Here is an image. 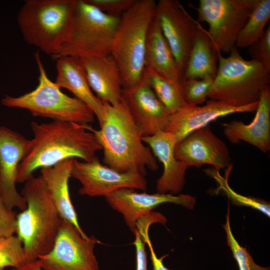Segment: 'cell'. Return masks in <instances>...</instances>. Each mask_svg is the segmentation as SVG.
<instances>
[{
  "label": "cell",
  "instance_id": "4316f807",
  "mask_svg": "<svg viewBox=\"0 0 270 270\" xmlns=\"http://www.w3.org/2000/svg\"><path fill=\"white\" fill-rule=\"evenodd\" d=\"M232 166L227 168L226 178L220 174L219 170L214 168H208L204 170L208 176L212 177L218 184V188L214 192L218 194L223 192L232 203L236 206H248L257 210L268 216H270V204L267 202L254 197L242 196L234 192L229 186L228 178Z\"/></svg>",
  "mask_w": 270,
  "mask_h": 270
},
{
  "label": "cell",
  "instance_id": "83f0119b",
  "mask_svg": "<svg viewBox=\"0 0 270 270\" xmlns=\"http://www.w3.org/2000/svg\"><path fill=\"white\" fill-rule=\"evenodd\" d=\"M28 262L22 241L16 236L0 242V270L18 268Z\"/></svg>",
  "mask_w": 270,
  "mask_h": 270
},
{
  "label": "cell",
  "instance_id": "4fadbf2b",
  "mask_svg": "<svg viewBox=\"0 0 270 270\" xmlns=\"http://www.w3.org/2000/svg\"><path fill=\"white\" fill-rule=\"evenodd\" d=\"M105 198L112 208L122 215L126 224L134 234L138 224L150 216L153 212L152 210L161 204L173 203L192 209L196 203V198L188 194H149L137 192L132 188L118 190Z\"/></svg>",
  "mask_w": 270,
  "mask_h": 270
},
{
  "label": "cell",
  "instance_id": "7c38bea8",
  "mask_svg": "<svg viewBox=\"0 0 270 270\" xmlns=\"http://www.w3.org/2000/svg\"><path fill=\"white\" fill-rule=\"evenodd\" d=\"M156 15L182 73L184 74L198 30L195 20L178 0H160Z\"/></svg>",
  "mask_w": 270,
  "mask_h": 270
},
{
  "label": "cell",
  "instance_id": "5bb4252c",
  "mask_svg": "<svg viewBox=\"0 0 270 270\" xmlns=\"http://www.w3.org/2000/svg\"><path fill=\"white\" fill-rule=\"evenodd\" d=\"M30 140L9 128L0 126V196L6 207L20 211L26 202L16 190V184L19 164L28 148Z\"/></svg>",
  "mask_w": 270,
  "mask_h": 270
},
{
  "label": "cell",
  "instance_id": "e575fe53",
  "mask_svg": "<svg viewBox=\"0 0 270 270\" xmlns=\"http://www.w3.org/2000/svg\"><path fill=\"white\" fill-rule=\"evenodd\" d=\"M148 232V230H146L141 233L140 235L142 240L148 246L150 252V258L152 265V270H171L167 268L163 263V260L166 257V255L163 256L160 258L157 256L150 240Z\"/></svg>",
  "mask_w": 270,
  "mask_h": 270
},
{
  "label": "cell",
  "instance_id": "d4e9b609",
  "mask_svg": "<svg viewBox=\"0 0 270 270\" xmlns=\"http://www.w3.org/2000/svg\"><path fill=\"white\" fill-rule=\"evenodd\" d=\"M143 76L170 114L188 105L184 96L183 78L178 80H170L146 68H144Z\"/></svg>",
  "mask_w": 270,
  "mask_h": 270
},
{
  "label": "cell",
  "instance_id": "30bf717a",
  "mask_svg": "<svg viewBox=\"0 0 270 270\" xmlns=\"http://www.w3.org/2000/svg\"><path fill=\"white\" fill-rule=\"evenodd\" d=\"M99 243L93 236L84 238L72 224L63 219L52 249L38 259L43 270H100L94 254Z\"/></svg>",
  "mask_w": 270,
  "mask_h": 270
},
{
  "label": "cell",
  "instance_id": "484cf974",
  "mask_svg": "<svg viewBox=\"0 0 270 270\" xmlns=\"http://www.w3.org/2000/svg\"><path fill=\"white\" fill-rule=\"evenodd\" d=\"M270 19V0H256L251 14L238 34L236 48H248L263 35Z\"/></svg>",
  "mask_w": 270,
  "mask_h": 270
},
{
  "label": "cell",
  "instance_id": "1f68e13d",
  "mask_svg": "<svg viewBox=\"0 0 270 270\" xmlns=\"http://www.w3.org/2000/svg\"><path fill=\"white\" fill-rule=\"evenodd\" d=\"M135 0H86L103 12L110 16L120 17L128 10Z\"/></svg>",
  "mask_w": 270,
  "mask_h": 270
},
{
  "label": "cell",
  "instance_id": "ba28073f",
  "mask_svg": "<svg viewBox=\"0 0 270 270\" xmlns=\"http://www.w3.org/2000/svg\"><path fill=\"white\" fill-rule=\"evenodd\" d=\"M120 18L103 12L86 0H76L68 36L53 58H84L110 54Z\"/></svg>",
  "mask_w": 270,
  "mask_h": 270
},
{
  "label": "cell",
  "instance_id": "9c48e42d",
  "mask_svg": "<svg viewBox=\"0 0 270 270\" xmlns=\"http://www.w3.org/2000/svg\"><path fill=\"white\" fill-rule=\"evenodd\" d=\"M256 0H200L198 22L208 24V34L219 52L236 46L240 30L247 22Z\"/></svg>",
  "mask_w": 270,
  "mask_h": 270
},
{
  "label": "cell",
  "instance_id": "d6a6232c",
  "mask_svg": "<svg viewBox=\"0 0 270 270\" xmlns=\"http://www.w3.org/2000/svg\"><path fill=\"white\" fill-rule=\"evenodd\" d=\"M16 230V214L8 209L0 196V239L14 236Z\"/></svg>",
  "mask_w": 270,
  "mask_h": 270
},
{
  "label": "cell",
  "instance_id": "cb8c5ba5",
  "mask_svg": "<svg viewBox=\"0 0 270 270\" xmlns=\"http://www.w3.org/2000/svg\"><path fill=\"white\" fill-rule=\"evenodd\" d=\"M220 54L209 37L207 30L198 22V30L183 74L184 79H214Z\"/></svg>",
  "mask_w": 270,
  "mask_h": 270
},
{
  "label": "cell",
  "instance_id": "7402d4cb",
  "mask_svg": "<svg viewBox=\"0 0 270 270\" xmlns=\"http://www.w3.org/2000/svg\"><path fill=\"white\" fill-rule=\"evenodd\" d=\"M72 158L62 161L56 165L40 169L43 178L50 196L62 219L72 224L82 236H88L81 228L76 210L70 198L68 180Z\"/></svg>",
  "mask_w": 270,
  "mask_h": 270
},
{
  "label": "cell",
  "instance_id": "7a4b0ae2",
  "mask_svg": "<svg viewBox=\"0 0 270 270\" xmlns=\"http://www.w3.org/2000/svg\"><path fill=\"white\" fill-rule=\"evenodd\" d=\"M103 102L100 129L94 130L88 124L86 128L94 134L100 144L104 162L120 172H138L144 176L146 168L156 170V157L150 148L143 144L142 132L124 96L114 105Z\"/></svg>",
  "mask_w": 270,
  "mask_h": 270
},
{
  "label": "cell",
  "instance_id": "8992f818",
  "mask_svg": "<svg viewBox=\"0 0 270 270\" xmlns=\"http://www.w3.org/2000/svg\"><path fill=\"white\" fill-rule=\"evenodd\" d=\"M270 82V72L256 60H244L235 46L228 57L219 54L208 98L243 106L258 102L262 90Z\"/></svg>",
  "mask_w": 270,
  "mask_h": 270
},
{
  "label": "cell",
  "instance_id": "5b68a950",
  "mask_svg": "<svg viewBox=\"0 0 270 270\" xmlns=\"http://www.w3.org/2000/svg\"><path fill=\"white\" fill-rule=\"evenodd\" d=\"M76 0H27L17 22L24 40L54 58L66 40Z\"/></svg>",
  "mask_w": 270,
  "mask_h": 270
},
{
  "label": "cell",
  "instance_id": "603a6c76",
  "mask_svg": "<svg viewBox=\"0 0 270 270\" xmlns=\"http://www.w3.org/2000/svg\"><path fill=\"white\" fill-rule=\"evenodd\" d=\"M144 67L168 79L178 80L183 78L156 14L147 34Z\"/></svg>",
  "mask_w": 270,
  "mask_h": 270
},
{
  "label": "cell",
  "instance_id": "3957f363",
  "mask_svg": "<svg viewBox=\"0 0 270 270\" xmlns=\"http://www.w3.org/2000/svg\"><path fill=\"white\" fill-rule=\"evenodd\" d=\"M26 207L16 214V236L22 241L28 262L52 249L62 223L44 182L34 176L22 190Z\"/></svg>",
  "mask_w": 270,
  "mask_h": 270
},
{
  "label": "cell",
  "instance_id": "e0dca14e",
  "mask_svg": "<svg viewBox=\"0 0 270 270\" xmlns=\"http://www.w3.org/2000/svg\"><path fill=\"white\" fill-rule=\"evenodd\" d=\"M122 96L144 136L164 131L171 114L143 76L134 87L123 88Z\"/></svg>",
  "mask_w": 270,
  "mask_h": 270
},
{
  "label": "cell",
  "instance_id": "4dcf8cb0",
  "mask_svg": "<svg viewBox=\"0 0 270 270\" xmlns=\"http://www.w3.org/2000/svg\"><path fill=\"white\" fill-rule=\"evenodd\" d=\"M252 60L262 64L270 72V26L266 28L263 35L248 47Z\"/></svg>",
  "mask_w": 270,
  "mask_h": 270
},
{
  "label": "cell",
  "instance_id": "277c9868",
  "mask_svg": "<svg viewBox=\"0 0 270 270\" xmlns=\"http://www.w3.org/2000/svg\"><path fill=\"white\" fill-rule=\"evenodd\" d=\"M156 7L154 0H135L120 18L110 54L120 69L123 88H133L142 79L147 34Z\"/></svg>",
  "mask_w": 270,
  "mask_h": 270
},
{
  "label": "cell",
  "instance_id": "6da1fadb",
  "mask_svg": "<svg viewBox=\"0 0 270 270\" xmlns=\"http://www.w3.org/2000/svg\"><path fill=\"white\" fill-rule=\"evenodd\" d=\"M86 126L56 120L32 122L34 136L18 166L16 182H25L38 168L52 167L68 159L92 160L102 148Z\"/></svg>",
  "mask_w": 270,
  "mask_h": 270
},
{
  "label": "cell",
  "instance_id": "d6986e66",
  "mask_svg": "<svg viewBox=\"0 0 270 270\" xmlns=\"http://www.w3.org/2000/svg\"><path fill=\"white\" fill-rule=\"evenodd\" d=\"M256 115L248 124L234 120L223 124V132L232 144H238L244 141L266 153L270 150V87L262 90Z\"/></svg>",
  "mask_w": 270,
  "mask_h": 270
},
{
  "label": "cell",
  "instance_id": "ffe728a7",
  "mask_svg": "<svg viewBox=\"0 0 270 270\" xmlns=\"http://www.w3.org/2000/svg\"><path fill=\"white\" fill-rule=\"evenodd\" d=\"M80 59L88 84L96 96L112 105L119 102L122 96V76L111 54Z\"/></svg>",
  "mask_w": 270,
  "mask_h": 270
},
{
  "label": "cell",
  "instance_id": "2e32d148",
  "mask_svg": "<svg viewBox=\"0 0 270 270\" xmlns=\"http://www.w3.org/2000/svg\"><path fill=\"white\" fill-rule=\"evenodd\" d=\"M258 102L243 106H236L221 101L210 100L203 106L188 105L171 114L164 131L172 134L176 144L194 131L209 125L212 122L234 113L256 110Z\"/></svg>",
  "mask_w": 270,
  "mask_h": 270
},
{
  "label": "cell",
  "instance_id": "52a82bcc",
  "mask_svg": "<svg viewBox=\"0 0 270 270\" xmlns=\"http://www.w3.org/2000/svg\"><path fill=\"white\" fill-rule=\"evenodd\" d=\"M38 65V84L35 89L18 97L5 95L2 104L9 108L27 110L32 115L53 120L88 125L94 120V114L84 102L70 97L48 77L42 62L39 50L34 54Z\"/></svg>",
  "mask_w": 270,
  "mask_h": 270
},
{
  "label": "cell",
  "instance_id": "d590c367",
  "mask_svg": "<svg viewBox=\"0 0 270 270\" xmlns=\"http://www.w3.org/2000/svg\"><path fill=\"white\" fill-rule=\"evenodd\" d=\"M10 270H43L40 261L38 259L28 262L18 268H12Z\"/></svg>",
  "mask_w": 270,
  "mask_h": 270
},
{
  "label": "cell",
  "instance_id": "836d02e7",
  "mask_svg": "<svg viewBox=\"0 0 270 270\" xmlns=\"http://www.w3.org/2000/svg\"><path fill=\"white\" fill-rule=\"evenodd\" d=\"M135 239L132 244L136 251V270H148V260L145 250V242L140 235L136 231L134 234Z\"/></svg>",
  "mask_w": 270,
  "mask_h": 270
},
{
  "label": "cell",
  "instance_id": "8fae6325",
  "mask_svg": "<svg viewBox=\"0 0 270 270\" xmlns=\"http://www.w3.org/2000/svg\"><path fill=\"white\" fill-rule=\"evenodd\" d=\"M70 174L82 184L78 193L82 196L105 197L120 189L146 190L147 188V182L142 174L119 172L102 164L96 156L88 162L72 158Z\"/></svg>",
  "mask_w": 270,
  "mask_h": 270
},
{
  "label": "cell",
  "instance_id": "9a60e30c",
  "mask_svg": "<svg viewBox=\"0 0 270 270\" xmlns=\"http://www.w3.org/2000/svg\"><path fill=\"white\" fill-rule=\"evenodd\" d=\"M174 154L188 168L209 164L220 170L232 166L228 147L209 125L190 133L176 144Z\"/></svg>",
  "mask_w": 270,
  "mask_h": 270
},
{
  "label": "cell",
  "instance_id": "ac0fdd59",
  "mask_svg": "<svg viewBox=\"0 0 270 270\" xmlns=\"http://www.w3.org/2000/svg\"><path fill=\"white\" fill-rule=\"evenodd\" d=\"M154 156L162 163L163 172L158 179L156 190L160 194L176 195L183 189L188 166L178 160L174 154L176 142L170 133L162 131L150 136H143Z\"/></svg>",
  "mask_w": 270,
  "mask_h": 270
},
{
  "label": "cell",
  "instance_id": "f546056e",
  "mask_svg": "<svg viewBox=\"0 0 270 270\" xmlns=\"http://www.w3.org/2000/svg\"><path fill=\"white\" fill-rule=\"evenodd\" d=\"M214 79L182 78V89L184 100L190 106H198L208 97Z\"/></svg>",
  "mask_w": 270,
  "mask_h": 270
},
{
  "label": "cell",
  "instance_id": "f1b7e54d",
  "mask_svg": "<svg viewBox=\"0 0 270 270\" xmlns=\"http://www.w3.org/2000/svg\"><path fill=\"white\" fill-rule=\"evenodd\" d=\"M222 226L226 233L227 244L232 251L239 270H270L269 266H262L256 264L246 248L241 246L234 237L230 224L229 206L226 221Z\"/></svg>",
  "mask_w": 270,
  "mask_h": 270
},
{
  "label": "cell",
  "instance_id": "44dd1931",
  "mask_svg": "<svg viewBox=\"0 0 270 270\" xmlns=\"http://www.w3.org/2000/svg\"><path fill=\"white\" fill-rule=\"evenodd\" d=\"M56 60L57 74L55 84L60 88L67 89L86 104L100 124L104 114V102L92 92L82 60L71 56H61Z\"/></svg>",
  "mask_w": 270,
  "mask_h": 270
},
{
  "label": "cell",
  "instance_id": "8d00e7d4",
  "mask_svg": "<svg viewBox=\"0 0 270 270\" xmlns=\"http://www.w3.org/2000/svg\"><path fill=\"white\" fill-rule=\"evenodd\" d=\"M4 239H0V242L2 241Z\"/></svg>",
  "mask_w": 270,
  "mask_h": 270
}]
</instances>
